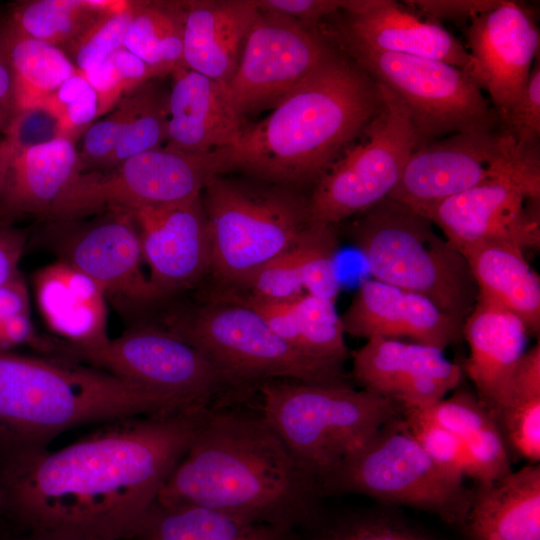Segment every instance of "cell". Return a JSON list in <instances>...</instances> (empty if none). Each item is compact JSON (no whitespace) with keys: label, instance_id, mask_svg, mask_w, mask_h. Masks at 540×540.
Segmentation results:
<instances>
[{"label":"cell","instance_id":"cell-1","mask_svg":"<svg viewBox=\"0 0 540 540\" xmlns=\"http://www.w3.org/2000/svg\"><path fill=\"white\" fill-rule=\"evenodd\" d=\"M210 407L100 425L59 450L0 466V510L24 533L130 540Z\"/></svg>","mask_w":540,"mask_h":540},{"label":"cell","instance_id":"cell-2","mask_svg":"<svg viewBox=\"0 0 540 540\" xmlns=\"http://www.w3.org/2000/svg\"><path fill=\"white\" fill-rule=\"evenodd\" d=\"M317 477L261 411L210 407L157 497L299 531L322 511Z\"/></svg>","mask_w":540,"mask_h":540},{"label":"cell","instance_id":"cell-3","mask_svg":"<svg viewBox=\"0 0 540 540\" xmlns=\"http://www.w3.org/2000/svg\"><path fill=\"white\" fill-rule=\"evenodd\" d=\"M380 87L339 50L227 148L228 168L286 186L314 183L382 107Z\"/></svg>","mask_w":540,"mask_h":540},{"label":"cell","instance_id":"cell-4","mask_svg":"<svg viewBox=\"0 0 540 540\" xmlns=\"http://www.w3.org/2000/svg\"><path fill=\"white\" fill-rule=\"evenodd\" d=\"M176 410L97 367L0 352V466L46 450L72 428Z\"/></svg>","mask_w":540,"mask_h":540},{"label":"cell","instance_id":"cell-5","mask_svg":"<svg viewBox=\"0 0 540 540\" xmlns=\"http://www.w3.org/2000/svg\"><path fill=\"white\" fill-rule=\"evenodd\" d=\"M348 236L373 279L423 296L464 324L477 286L463 255L429 219L385 198L360 213Z\"/></svg>","mask_w":540,"mask_h":540},{"label":"cell","instance_id":"cell-6","mask_svg":"<svg viewBox=\"0 0 540 540\" xmlns=\"http://www.w3.org/2000/svg\"><path fill=\"white\" fill-rule=\"evenodd\" d=\"M166 309L159 323L153 324L199 349L232 389H257L273 380L350 384L346 372L305 356L243 304L214 298L203 304H177Z\"/></svg>","mask_w":540,"mask_h":540},{"label":"cell","instance_id":"cell-7","mask_svg":"<svg viewBox=\"0 0 540 540\" xmlns=\"http://www.w3.org/2000/svg\"><path fill=\"white\" fill-rule=\"evenodd\" d=\"M258 180L215 175L202 192L209 273L225 289L237 287L290 249L311 225L308 197L291 186Z\"/></svg>","mask_w":540,"mask_h":540},{"label":"cell","instance_id":"cell-8","mask_svg":"<svg viewBox=\"0 0 540 540\" xmlns=\"http://www.w3.org/2000/svg\"><path fill=\"white\" fill-rule=\"evenodd\" d=\"M257 390L265 419L317 479L403 412L396 403L351 384L273 380Z\"/></svg>","mask_w":540,"mask_h":540},{"label":"cell","instance_id":"cell-9","mask_svg":"<svg viewBox=\"0 0 540 540\" xmlns=\"http://www.w3.org/2000/svg\"><path fill=\"white\" fill-rule=\"evenodd\" d=\"M323 497L359 494L461 525L471 491L441 469L405 428L401 415L318 479Z\"/></svg>","mask_w":540,"mask_h":540},{"label":"cell","instance_id":"cell-10","mask_svg":"<svg viewBox=\"0 0 540 540\" xmlns=\"http://www.w3.org/2000/svg\"><path fill=\"white\" fill-rule=\"evenodd\" d=\"M332 38L375 82L403 102L417 148L452 134L500 126L496 111L465 71L433 59L375 51L334 33Z\"/></svg>","mask_w":540,"mask_h":540},{"label":"cell","instance_id":"cell-11","mask_svg":"<svg viewBox=\"0 0 540 540\" xmlns=\"http://www.w3.org/2000/svg\"><path fill=\"white\" fill-rule=\"evenodd\" d=\"M226 172L225 149L188 153L163 146L136 154L106 171L80 173L43 220L189 201L202 195L211 177Z\"/></svg>","mask_w":540,"mask_h":540},{"label":"cell","instance_id":"cell-12","mask_svg":"<svg viewBox=\"0 0 540 540\" xmlns=\"http://www.w3.org/2000/svg\"><path fill=\"white\" fill-rule=\"evenodd\" d=\"M493 181L540 192V155L519 152L501 125L452 134L417 148L387 198L425 217L442 201Z\"/></svg>","mask_w":540,"mask_h":540},{"label":"cell","instance_id":"cell-13","mask_svg":"<svg viewBox=\"0 0 540 540\" xmlns=\"http://www.w3.org/2000/svg\"><path fill=\"white\" fill-rule=\"evenodd\" d=\"M382 107L314 183L308 196L311 224L336 226L388 197L417 148V137L403 102L379 84Z\"/></svg>","mask_w":540,"mask_h":540},{"label":"cell","instance_id":"cell-14","mask_svg":"<svg viewBox=\"0 0 540 540\" xmlns=\"http://www.w3.org/2000/svg\"><path fill=\"white\" fill-rule=\"evenodd\" d=\"M43 245L92 279L125 319L161 302L142 269L140 236L131 212L110 209L86 217L46 221Z\"/></svg>","mask_w":540,"mask_h":540},{"label":"cell","instance_id":"cell-15","mask_svg":"<svg viewBox=\"0 0 540 540\" xmlns=\"http://www.w3.org/2000/svg\"><path fill=\"white\" fill-rule=\"evenodd\" d=\"M87 365L142 387L180 409L217 406L232 389L199 349L149 322L131 324Z\"/></svg>","mask_w":540,"mask_h":540},{"label":"cell","instance_id":"cell-16","mask_svg":"<svg viewBox=\"0 0 540 540\" xmlns=\"http://www.w3.org/2000/svg\"><path fill=\"white\" fill-rule=\"evenodd\" d=\"M338 50L315 29L259 10L226 86L233 108L245 122L251 114L273 109Z\"/></svg>","mask_w":540,"mask_h":540},{"label":"cell","instance_id":"cell-17","mask_svg":"<svg viewBox=\"0 0 540 540\" xmlns=\"http://www.w3.org/2000/svg\"><path fill=\"white\" fill-rule=\"evenodd\" d=\"M465 38L473 60L471 78L488 92L500 120L521 98L538 55L534 17L519 3L498 1L470 20Z\"/></svg>","mask_w":540,"mask_h":540},{"label":"cell","instance_id":"cell-18","mask_svg":"<svg viewBox=\"0 0 540 540\" xmlns=\"http://www.w3.org/2000/svg\"><path fill=\"white\" fill-rule=\"evenodd\" d=\"M457 249L505 241L524 249L540 246V192L509 181L485 183L452 196L425 216Z\"/></svg>","mask_w":540,"mask_h":540},{"label":"cell","instance_id":"cell-19","mask_svg":"<svg viewBox=\"0 0 540 540\" xmlns=\"http://www.w3.org/2000/svg\"><path fill=\"white\" fill-rule=\"evenodd\" d=\"M129 212L138 228L149 281L162 301L194 287L209 273L211 249L202 195Z\"/></svg>","mask_w":540,"mask_h":540},{"label":"cell","instance_id":"cell-20","mask_svg":"<svg viewBox=\"0 0 540 540\" xmlns=\"http://www.w3.org/2000/svg\"><path fill=\"white\" fill-rule=\"evenodd\" d=\"M354 380L402 410L423 409L458 387L463 371L443 351L407 341L374 338L350 352Z\"/></svg>","mask_w":540,"mask_h":540},{"label":"cell","instance_id":"cell-21","mask_svg":"<svg viewBox=\"0 0 540 540\" xmlns=\"http://www.w3.org/2000/svg\"><path fill=\"white\" fill-rule=\"evenodd\" d=\"M344 332L354 337L391 339L444 351L463 338V324L416 293L366 279L340 316Z\"/></svg>","mask_w":540,"mask_h":540},{"label":"cell","instance_id":"cell-22","mask_svg":"<svg viewBox=\"0 0 540 540\" xmlns=\"http://www.w3.org/2000/svg\"><path fill=\"white\" fill-rule=\"evenodd\" d=\"M334 34L375 51L442 61L471 77L473 60L464 45L434 20L391 0H350Z\"/></svg>","mask_w":540,"mask_h":540},{"label":"cell","instance_id":"cell-23","mask_svg":"<svg viewBox=\"0 0 540 540\" xmlns=\"http://www.w3.org/2000/svg\"><path fill=\"white\" fill-rule=\"evenodd\" d=\"M32 281L39 311L48 328L68 345L70 360L87 364L111 340L104 291L60 260L38 269Z\"/></svg>","mask_w":540,"mask_h":540},{"label":"cell","instance_id":"cell-24","mask_svg":"<svg viewBox=\"0 0 540 540\" xmlns=\"http://www.w3.org/2000/svg\"><path fill=\"white\" fill-rule=\"evenodd\" d=\"M171 75L164 147L188 153L232 147L247 122L233 108L227 87L185 65Z\"/></svg>","mask_w":540,"mask_h":540},{"label":"cell","instance_id":"cell-25","mask_svg":"<svg viewBox=\"0 0 540 540\" xmlns=\"http://www.w3.org/2000/svg\"><path fill=\"white\" fill-rule=\"evenodd\" d=\"M462 335L469 346L465 372L494 415L511 398L513 376L529 335L517 316L482 298L464 321Z\"/></svg>","mask_w":540,"mask_h":540},{"label":"cell","instance_id":"cell-26","mask_svg":"<svg viewBox=\"0 0 540 540\" xmlns=\"http://www.w3.org/2000/svg\"><path fill=\"white\" fill-rule=\"evenodd\" d=\"M184 65L225 86L259 9L254 0L183 1Z\"/></svg>","mask_w":540,"mask_h":540},{"label":"cell","instance_id":"cell-27","mask_svg":"<svg viewBox=\"0 0 540 540\" xmlns=\"http://www.w3.org/2000/svg\"><path fill=\"white\" fill-rule=\"evenodd\" d=\"M460 526L468 540H540L539 463L479 485Z\"/></svg>","mask_w":540,"mask_h":540},{"label":"cell","instance_id":"cell-28","mask_svg":"<svg viewBox=\"0 0 540 540\" xmlns=\"http://www.w3.org/2000/svg\"><path fill=\"white\" fill-rule=\"evenodd\" d=\"M76 141L62 137L14 153L0 198V220L12 223L24 215L46 217L82 173Z\"/></svg>","mask_w":540,"mask_h":540},{"label":"cell","instance_id":"cell-29","mask_svg":"<svg viewBox=\"0 0 540 540\" xmlns=\"http://www.w3.org/2000/svg\"><path fill=\"white\" fill-rule=\"evenodd\" d=\"M485 299L517 316L528 335L540 332V279L523 249L505 241H484L458 249Z\"/></svg>","mask_w":540,"mask_h":540},{"label":"cell","instance_id":"cell-30","mask_svg":"<svg viewBox=\"0 0 540 540\" xmlns=\"http://www.w3.org/2000/svg\"><path fill=\"white\" fill-rule=\"evenodd\" d=\"M416 410L459 439L465 477L484 485L512 471V461L496 421L475 392L458 389L450 397Z\"/></svg>","mask_w":540,"mask_h":540},{"label":"cell","instance_id":"cell-31","mask_svg":"<svg viewBox=\"0 0 540 540\" xmlns=\"http://www.w3.org/2000/svg\"><path fill=\"white\" fill-rule=\"evenodd\" d=\"M130 540H299V533L208 508L156 501Z\"/></svg>","mask_w":540,"mask_h":540},{"label":"cell","instance_id":"cell-32","mask_svg":"<svg viewBox=\"0 0 540 540\" xmlns=\"http://www.w3.org/2000/svg\"><path fill=\"white\" fill-rule=\"evenodd\" d=\"M0 32L13 74L16 111L49 104L79 72L62 49L22 33L4 17Z\"/></svg>","mask_w":540,"mask_h":540},{"label":"cell","instance_id":"cell-33","mask_svg":"<svg viewBox=\"0 0 540 540\" xmlns=\"http://www.w3.org/2000/svg\"><path fill=\"white\" fill-rule=\"evenodd\" d=\"M183 1H133L123 46L162 77L183 63Z\"/></svg>","mask_w":540,"mask_h":540},{"label":"cell","instance_id":"cell-34","mask_svg":"<svg viewBox=\"0 0 540 540\" xmlns=\"http://www.w3.org/2000/svg\"><path fill=\"white\" fill-rule=\"evenodd\" d=\"M106 0H29L4 17L22 33L64 52L113 4Z\"/></svg>","mask_w":540,"mask_h":540},{"label":"cell","instance_id":"cell-35","mask_svg":"<svg viewBox=\"0 0 540 540\" xmlns=\"http://www.w3.org/2000/svg\"><path fill=\"white\" fill-rule=\"evenodd\" d=\"M300 351L307 357L346 372L350 351L336 303L303 294L295 301Z\"/></svg>","mask_w":540,"mask_h":540},{"label":"cell","instance_id":"cell-36","mask_svg":"<svg viewBox=\"0 0 540 540\" xmlns=\"http://www.w3.org/2000/svg\"><path fill=\"white\" fill-rule=\"evenodd\" d=\"M156 80L134 91L133 111L108 170L136 154L165 145L169 92L165 91Z\"/></svg>","mask_w":540,"mask_h":540},{"label":"cell","instance_id":"cell-37","mask_svg":"<svg viewBox=\"0 0 540 540\" xmlns=\"http://www.w3.org/2000/svg\"><path fill=\"white\" fill-rule=\"evenodd\" d=\"M298 533L299 540H433L400 519L377 513L326 520L321 511Z\"/></svg>","mask_w":540,"mask_h":540},{"label":"cell","instance_id":"cell-38","mask_svg":"<svg viewBox=\"0 0 540 540\" xmlns=\"http://www.w3.org/2000/svg\"><path fill=\"white\" fill-rule=\"evenodd\" d=\"M133 13V1H114L66 51L82 74L88 73L123 47Z\"/></svg>","mask_w":540,"mask_h":540},{"label":"cell","instance_id":"cell-39","mask_svg":"<svg viewBox=\"0 0 540 540\" xmlns=\"http://www.w3.org/2000/svg\"><path fill=\"white\" fill-rule=\"evenodd\" d=\"M338 238L335 226L311 224L304 237L300 279L305 294L336 303L340 290L335 256Z\"/></svg>","mask_w":540,"mask_h":540},{"label":"cell","instance_id":"cell-40","mask_svg":"<svg viewBox=\"0 0 540 540\" xmlns=\"http://www.w3.org/2000/svg\"><path fill=\"white\" fill-rule=\"evenodd\" d=\"M306 231L290 249L265 263L237 287L223 291L273 301L293 300L305 294L300 266Z\"/></svg>","mask_w":540,"mask_h":540},{"label":"cell","instance_id":"cell-41","mask_svg":"<svg viewBox=\"0 0 540 540\" xmlns=\"http://www.w3.org/2000/svg\"><path fill=\"white\" fill-rule=\"evenodd\" d=\"M512 460L540 461V397L514 399L493 415Z\"/></svg>","mask_w":540,"mask_h":540},{"label":"cell","instance_id":"cell-42","mask_svg":"<svg viewBox=\"0 0 540 540\" xmlns=\"http://www.w3.org/2000/svg\"><path fill=\"white\" fill-rule=\"evenodd\" d=\"M134 93L126 95L100 121L92 123L82 134L78 149L82 172L106 171L131 117Z\"/></svg>","mask_w":540,"mask_h":540},{"label":"cell","instance_id":"cell-43","mask_svg":"<svg viewBox=\"0 0 540 540\" xmlns=\"http://www.w3.org/2000/svg\"><path fill=\"white\" fill-rule=\"evenodd\" d=\"M401 418L426 454L447 474L463 482L465 463L459 439L419 410H403Z\"/></svg>","mask_w":540,"mask_h":540},{"label":"cell","instance_id":"cell-44","mask_svg":"<svg viewBox=\"0 0 540 540\" xmlns=\"http://www.w3.org/2000/svg\"><path fill=\"white\" fill-rule=\"evenodd\" d=\"M500 125L522 154L540 155L539 58L532 67L521 98L511 111L500 119Z\"/></svg>","mask_w":540,"mask_h":540},{"label":"cell","instance_id":"cell-45","mask_svg":"<svg viewBox=\"0 0 540 540\" xmlns=\"http://www.w3.org/2000/svg\"><path fill=\"white\" fill-rule=\"evenodd\" d=\"M14 153L69 136L57 110L50 104L16 111L3 134ZM78 139V138H77Z\"/></svg>","mask_w":540,"mask_h":540},{"label":"cell","instance_id":"cell-46","mask_svg":"<svg viewBox=\"0 0 540 540\" xmlns=\"http://www.w3.org/2000/svg\"><path fill=\"white\" fill-rule=\"evenodd\" d=\"M49 104L60 114L68 135L75 138L98 118L97 95L80 71L60 87Z\"/></svg>","mask_w":540,"mask_h":540},{"label":"cell","instance_id":"cell-47","mask_svg":"<svg viewBox=\"0 0 540 540\" xmlns=\"http://www.w3.org/2000/svg\"><path fill=\"white\" fill-rule=\"evenodd\" d=\"M259 10L280 14L302 25L315 29L323 18L345 10L349 1L335 0H260L255 1Z\"/></svg>","mask_w":540,"mask_h":540},{"label":"cell","instance_id":"cell-48","mask_svg":"<svg viewBox=\"0 0 540 540\" xmlns=\"http://www.w3.org/2000/svg\"><path fill=\"white\" fill-rule=\"evenodd\" d=\"M410 6L417 7L420 11L429 15L433 19H447L453 21L471 20L475 15L480 14L494 7L498 0L484 1H442V0H416L405 1Z\"/></svg>","mask_w":540,"mask_h":540},{"label":"cell","instance_id":"cell-49","mask_svg":"<svg viewBox=\"0 0 540 540\" xmlns=\"http://www.w3.org/2000/svg\"><path fill=\"white\" fill-rule=\"evenodd\" d=\"M534 397H540L539 342L529 350H526L521 357L513 376L512 393L509 402L514 399Z\"/></svg>","mask_w":540,"mask_h":540},{"label":"cell","instance_id":"cell-50","mask_svg":"<svg viewBox=\"0 0 540 540\" xmlns=\"http://www.w3.org/2000/svg\"><path fill=\"white\" fill-rule=\"evenodd\" d=\"M27 236L12 223L0 220V285L17 276Z\"/></svg>","mask_w":540,"mask_h":540},{"label":"cell","instance_id":"cell-51","mask_svg":"<svg viewBox=\"0 0 540 540\" xmlns=\"http://www.w3.org/2000/svg\"><path fill=\"white\" fill-rule=\"evenodd\" d=\"M109 59L117 68L130 92L152 80L161 78L154 68L124 46L112 53Z\"/></svg>","mask_w":540,"mask_h":540},{"label":"cell","instance_id":"cell-52","mask_svg":"<svg viewBox=\"0 0 540 540\" xmlns=\"http://www.w3.org/2000/svg\"><path fill=\"white\" fill-rule=\"evenodd\" d=\"M18 314H29V295L19 273L0 285V321Z\"/></svg>","mask_w":540,"mask_h":540},{"label":"cell","instance_id":"cell-53","mask_svg":"<svg viewBox=\"0 0 540 540\" xmlns=\"http://www.w3.org/2000/svg\"><path fill=\"white\" fill-rule=\"evenodd\" d=\"M16 112L14 81L0 32V134H4Z\"/></svg>","mask_w":540,"mask_h":540},{"label":"cell","instance_id":"cell-54","mask_svg":"<svg viewBox=\"0 0 540 540\" xmlns=\"http://www.w3.org/2000/svg\"><path fill=\"white\" fill-rule=\"evenodd\" d=\"M14 151L3 134H0V198L4 189L7 171Z\"/></svg>","mask_w":540,"mask_h":540},{"label":"cell","instance_id":"cell-55","mask_svg":"<svg viewBox=\"0 0 540 540\" xmlns=\"http://www.w3.org/2000/svg\"><path fill=\"white\" fill-rule=\"evenodd\" d=\"M6 540H65L62 538H58L52 535L44 534V533H35V532H27L24 533L22 536L14 537Z\"/></svg>","mask_w":540,"mask_h":540},{"label":"cell","instance_id":"cell-56","mask_svg":"<svg viewBox=\"0 0 540 540\" xmlns=\"http://www.w3.org/2000/svg\"><path fill=\"white\" fill-rule=\"evenodd\" d=\"M0 352H6V351L4 350V347H3V344H2L1 334H0Z\"/></svg>","mask_w":540,"mask_h":540}]
</instances>
